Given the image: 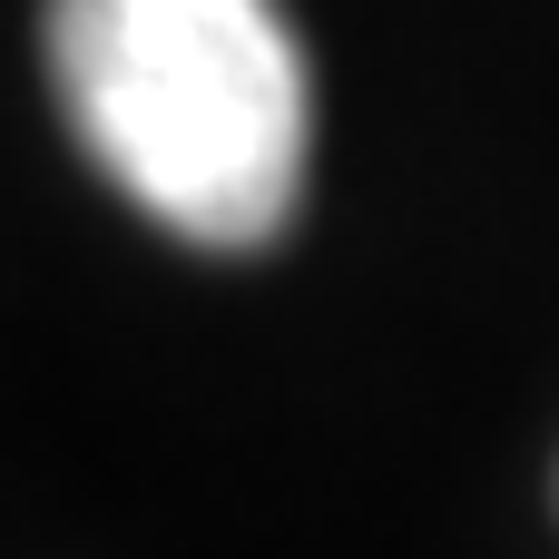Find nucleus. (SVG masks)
Here are the masks:
<instances>
[{"label":"nucleus","mask_w":559,"mask_h":559,"mask_svg":"<svg viewBox=\"0 0 559 559\" xmlns=\"http://www.w3.org/2000/svg\"><path fill=\"white\" fill-rule=\"evenodd\" d=\"M49 79L98 177L167 236H285L314 98L275 0H49Z\"/></svg>","instance_id":"f257e3e1"}]
</instances>
